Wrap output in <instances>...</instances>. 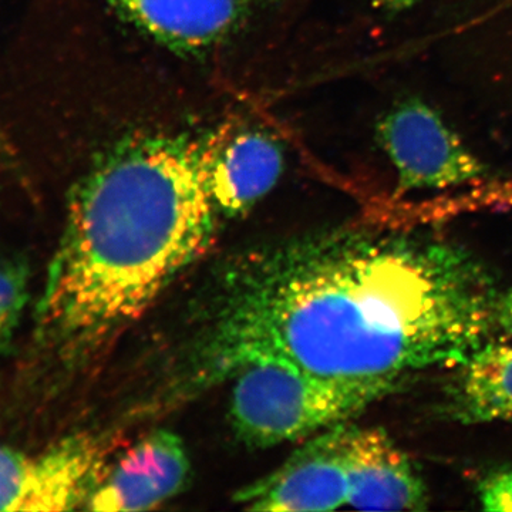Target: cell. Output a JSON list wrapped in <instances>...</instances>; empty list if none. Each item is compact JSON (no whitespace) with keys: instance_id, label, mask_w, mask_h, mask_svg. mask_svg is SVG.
Segmentation results:
<instances>
[{"instance_id":"3957f363","label":"cell","mask_w":512,"mask_h":512,"mask_svg":"<svg viewBox=\"0 0 512 512\" xmlns=\"http://www.w3.org/2000/svg\"><path fill=\"white\" fill-rule=\"evenodd\" d=\"M229 423L249 448L311 439L348 423L397 387L323 379L275 360H255L232 375Z\"/></svg>"},{"instance_id":"9a60e30c","label":"cell","mask_w":512,"mask_h":512,"mask_svg":"<svg viewBox=\"0 0 512 512\" xmlns=\"http://www.w3.org/2000/svg\"><path fill=\"white\" fill-rule=\"evenodd\" d=\"M497 326L503 330L505 338L512 342V289L501 292L497 306Z\"/></svg>"},{"instance_id":"52a82bcc","label":"cell","mask_w":512,"mask_h":512,"mask_svg":"<svg viewBox=\"0 0 512 512\" xmlns=\"http://www.w3.org/2000/svg\"><path fill=\"white\" fill-rule=\"evenodd\" d=\"M190 477L191 461L183 439L170 430H154L111 463H101L84 510H158L187 487Z\"/></svg>"},{"instance_id":"7a4b0ae2","label":"cell","mask_w":512,"mask_h":512,"mask_svg":"<svg viewBox=\"0 0 512 512\" xmlns=\"http://www.w3.org/2000/svg\"><path fill=\"white\" fill-rule=\"evenodd\" d=\"M205 156L207 138L138 131L73 185L36 306L40 359L66 369L82 362L211 248L220 215Z\"/></svg>"},{"instance_id":"e0dca14e","label":"cell","mask_w":512,"mask_h":512,"mask_svg":"<svg viewBox=\"0 0 512 512\" xmlns=\"http://www.w3.org/2000/svg\"><path fill=\"white\" fill-rule=\"evenodd\" d=\"M16 154L13 150L12 144L9 143V138L3 133L0 127V164L13 165L16 163Z\"/></svg>"},{"instance_id":"5bb4252c","label":"cell","mask_w":512,"mask_h":512,"mask_svg":"<svg viewBox=\"0 0 512 512\" xmlns=\"http://www.w3.org/2000/svg\"><path fill=\"white\" fill-rule=\"evenodd\" d=\"M481 507L491 512H512V470L497 471L480 484Z\"/></svg>"},{"instance_id":"2e32d148","label":"cell","mask_w":512,"mask_h":512,"mask_svg":"<svg viewBox=\"0 0 512 512\" xmlns=\"http://www.w3.org/2000/svg\"><path fill=\"white\" fill-rule=\"evenodd\" d=\"M377 8L386 10V12H403V10L413 8L421 0H375Z\"/></svg>"},{"instance_id":"30bf717a","label":"cell","mask_w":512,"mask_h":512,"mask_svg":"<svg viewBox=\"0 0 512 512\" xmlns=\"http://www.w3.org/2000/svg\"><path fill=\"white\" fill-rule=\"evenodd\" d=\"M282 170V148L264 131L242 130L207 138L205 173L220 217L247 214L275 187Z\"/></svg>"},{"instance_id":"8fae6325","label":"cell","mask_w":512,"mask_h":512,"mask_svg":"<svg viewBox=\"0 0 512 512\" xmlns=\"http://www.w3.org/2000/svg\"><path fill=\"white\" fill-rule=\"evenodd\" d=\"M441 412L466 426L512 421V345L490 340L458 365Z\"/></svg>"},{"instance_id":"7c38bea8","label":"cell","mask_w":512,"mask_h":512,"mask_svg":"<svg viewBox=\"0 0 512 512\" xmlns=\"http://www.w3.org/2000/svg\"><path fill=\"white\" fill-rule=\"evenodd\" d=\"M504 208H512V181L478 185L474 190L457 197L441 198L431 204L406 208L403 214H397L394 218L399 225H407L410 220L426 222L437 220V218L456 217L463 212L504 210Z\"/></svg>"},{"instance_id":"5b68a950","label":"cell","mask_w":512,"mask_h":512,"mask_svg":"<svg viewBox=\"0 0 512 512\" xmlns=\"http://www.w3.org/2000/svg\"><path fill=\"white\" fill-rule=\"evenodd\" d=\"M101 463L99 446L80 434L36 453L0 446V511L84 510Z\"/></svg>"},{"instance_id":"ba28073f","label":"cell","mask_w":512,"mask_h":512,"mask_svg":"<svg viewBox=\"0 0 512 512\" xmlns=\"http://www.w3.org/2000/svg\"><path fill=\"white\" fill-rule=\"evenodd\" d=\"M348 504L362 511H423L429 491L412 458L379 427L346 426Z\"/></svg>"},{"instance_id":"277c9868","label":"cell","mask_w":512,"mask_h":512,"mask_svg":"<svg viewBox=\"0 0 512 512\" xmlns=\"http://www.w3.org/2000/svg\"><path fill=\"white\" fill-rule=\"evenodd\" d=\"M376 136L397 173L396 198L478 183L488 175L456 131L416 97L394 104L377 123Z\"/></svg>"},{"instance_id":"6da1fadb","label":"cell","mask_w":512,"mask_h":512,"mask_svg":"<svg viewBox=\"0 0 512 512\" xmlns=\"http://www.w3.org/2000/svg\"><path fill=\"white\" fill-rule=\"evenodd\" d=\"M501 291L463 245L410 228L309 232L225 259L188 318L178 389L227 382L255 360L387 384L456 369L493 340Z\"/></svg>"},{"instance_id":"9c48e42d","label":"cell","mask_w":512,"mask_h":512,"mask_svg":"<svg viewBox=\"0 0 512 512\" xmlns=\"http://www.w3.org/2000/svg\"><path fill=\"white\" fill-rule=\"evenodd\" d=\"M111 9L153 39L183 56H201L234 35L252 0H106Z\"/></svg>"},{"instance_id":"4fadbf2b","label":"cell","mask_w":512,"mask_h":512,"mask_svg":"<svg viewBox=\"0 0 512 512\" xmlns=\"http://www.w3.org/2000/svg\"><path fill=\"white\" fill-rule=\"evenodd\" d=\"M29 298L26 265L12 259H0V359L12 345Z\"/></svg>"},{"instance_id":"8992f818","label":"cell","mask_w":512,"mask_h":512,"mask_svg":"<svg viewBox=\"0 0 512 512\" xmlns=\"http://www.w3.org/2000/svg\"><path fill=\"white\" fill-rule=\"evenodd\" d=\"M346 426L338 424L306 440L268 476L238 490L235 503L266 512L333 511L348 504Z\"/></svg>"}]
</instances>
